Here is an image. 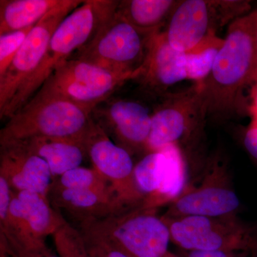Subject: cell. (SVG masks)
I'll return each mask as SVG.
<instances>
[{
  "mask_svg": "<svg viewBox=\"0 0 257 257\" xmlns=\"http://www.w3.org/2000/svg\"><path fill=\"white\" fill-rule=\"evenodd\" d=\"M256 82L257 47L248 13L230 24L211 73L197 83L207 116H232L241 106L243 90Z\"/></svg>",
  "mask_w": 257,
  "mask_h": 257,
  "instance_id": "6da1fadb",
  "label": "cell"
},
{
  "mask_svg": "<svg viewBox=\"0 0 257 257\" xmlns=\"http://www.w3.org/2000/svg\"><path fill=\"white\" fill-rule=\"evenodd\" d=\"M94 109L62 98L34 96L2 128L0 145L35 138L84 142Z\"/></svg>",
  "mask_w": 257,
  "mask_h": 257,
  "instance_id": "7a4b0ae2",
  "label": "cell"
},
{
  "mask_svg": "<svg viewBox=\"0 0 257 257\" xmlns=\"http://www.w3.org/2000/svg\"><path fill=\"white\" fill-rule=\"evenodd\" d=\"M84 0H61L35 25L4 75L0 77V119H8L21 108L22 97L41 65L59 25Z\"/></svg>",
  "mask_w": 257,
  "mask_h": 257,
  "instance_id": "3957f363",
  "label": "cell"
},
{
  "mask_svg": "<svg viewBox=\"0 0 257 257\" xmlns=\"http://www.w3.org/2000/svg\"><path fill=\"white\" fill-rule=\"evenodd\" d=\"M250 8L246 1L177 2L164 33L174 49L191 52L214 40L218 29L247 15Z\"/></svg>",
  "mask_w": 257,
  "mask_h": 257,
  "instance_id": "277c9868",
  "label": "cell"
},
{
  "mask_svg": "<svg viewBox=\"0 0 257 257\" xmlns=\"http://www.w3.org/2000/svg\"><path fill=\"white\" fill-rule=\"evenodd\" d=\"M154 35L140 31L116 11L92 40L76 52L77 57L73 59L114 73L131 74L134 79L146 57Z\"/></svg>",
  "mask_w": 257,
  "mask_h": 257,
  "instance_id": "5b68a950",
  "label": "cell"
},
{
  "mask_svg": "<svg viewBox=\"0 0 257 257\" xmlns=\"http://www.w3.org/2000/svg\"><path fill=\"white\" fill-rule=\"evenodd\" d=\"M107 17L102 2L85 0L64 19L54 32L46 55L24 92L21 108L38 92L57 66L92 40Z\"/></svg>",
  "mask_w": 257,
  "mask_h": 257,
  "instance_id": "8992f818",
  "label": "cell"
},
{
  "mask_svg": "<svg viewBox=\"0 0 257 257\" xmlns=\"http://www.w3.org/2000/svg\"><path fill=\"white\" fill-rule=\"evenodd\" d=\"M89 222L130 256L164 257L170 251V229L157 209L126 208Z\"/></svg>",
  "mask_w": 257,
  "mask_h": 257,
  "instance_id": "52a82bcc",
  "label": "cell"
},
{
  "mask_svg": "<svg viewBox=\"0 0 257 257\" xmlns=\"http://www.w3.org/2000/svg\"><path fill=\"white\" fill-rule=\"evenodd\" d=\"M168 225L171 241L183 251H248L256 236L236 216H162Z\"/></svg>",
  "mask_w": 257,
  "mask_h": 257,
  "instance_id": "ba28073f",
  "label": "cell"
},
{
  "mask_svg": "<svg viewBox=\"0 0 257 257\" xmlns=\"http://www.w3.org/2000/svg\"><path fill=\"white\" fill-rule=\"evenodd\" d=\"M131 79V74L114 73L85 61L69 59L56 67L34 96L62 98L95 109Z\"/></svg>",
  "mask_w": 257,
  "mask_h": 257,
  "instance_id": "9c48e42d",
  "label": "cell"
},
{
  "mask_svg": "<svg viewBox=\"0 0 257 257\" xmlns=\"http://www.w3.org/2000/svg\"><path fill=\"white\" fill-rule=\"evenodd\" d=\"M207 116L205 106L197 87L179 94H169L152 114L147 140L148 152L169 145L194 143L200 138Z\"/></svg>",
  "mask_w": 257,
  "mask_h": 257,
  "instance_id": "30bf717a",
  "label": "cell"
},
{
  "mask_svg": "<svg viewBox=\"0 0 257 257\" xmlns=\"http://www.w3.org/2000/svg\"><path fill=\"white\" fill-rule=\"evenodd\" d=\"M239 207L227 164L221 157L214 156L207 162L199 184L187 185L162 216H233Z\"/></svg>",
  "mask_w": 257,
  "mask_h": 257,
  "instance_id": "8fae6325",
  "label": "cell"
},
{
  "mask_svg": "<svg viewBox=\"0 0 257 257\" xmlns=\"http://www.w3.org/2000/svg\"><path fill=\"white\" fill-rule=\"evenodd\" d=\"M86 153L94 169L110 184L116 200L123 208L142 205L133 183L135 168L131 154L111 141L92 117L84 138Z\"/></svg>",
  "mask_w": 257,
  "mask_h": 257,
  "instance_id": "7c38bea8",
  "label": "cell"
},
{
  "mask_svg": "<svg viewBox=\"0 0 257 257\" xmlns=\"http://www.w3.org/2000/svg\"><path fill=\"white\" fill-rule=\"evenodd\" d=\"M110 98L96 106L92 117L130 154L146 149L152 125L150 109L140 101Z\"/></svg>",
  "mask_w": 257,
  "mask_h": 257,
  "instance_id": "4fadbf2b",
  "label": "cell"
},
{
  "mask_svg": "<svg viewBox=\"0 0 257 257\" xmlns=\"http://www.w3.org/2000/svg\"><path fill=\"white\" fill-rule=\"evenodd\" d=\"M134 79L150 92L163 94L171 86L187 79L186 52L174 49L165 33L157 32L152 37L146 57Z\"/></svg>",
  "mask_w": 257,
  "mask_h": 257,
  "instance_id": "5bb4252c",
  "label": "cell"
},
{
  "mask_svg": "<svg viewBox=\"0 0 257 257\" xmlns=\"http://www.w3.org/2000/svg\"><path fill=\"white\" fill-rule=\"evenodd\" d=\"M0 176L13 191L36 192L47 198L53 183L47 162L19 143L1 145Z\"/></svg>",
  "mask_w": 257,
  "mask_h": 257,
  "instance_id": "9a60e30c",
  "label": "cell"
},
{
  "mask_svg": "<svg viewBox=\"0 0 257 257\" xmlns=\"http://www.w3.org/2000/svg\"><path fill=\"white\" fill-rule=\"evenodd\" d=\"M53 205L81 223L99 220L122 210L114 197L90 189H66L52 183L48 197Z\"/></svg>",
  "mask_w": 257,
  "mask_h": 257,
  "instance_id": "2e32d148",
  "label": "cell"
},
{
  "mask_svg": "<svg viewBox=\"0 0 257 257\" xmlns=\"http://www.w3.org/2000/svg\"><path fill=\"white\" fill-rule=\"evenodd\" d=\"M29 152L47 162L53 177L80 167L87 155L84 142L50 138H35L20 142ZM13 144V143H11Z\"/></svg>",
  "mask_w": 257,
  "mask_h": 257,
  "instance_id": "e0dca14e",
  "label": "cell"
},
{
  "mask_svg": "<svg viewBox=\"0 0 257 257\" xmlns=\"http://www.w3.org/2000/svg\"><path fill=\"white\" fill-rule=\"evenodd\" d=\"M170 165V153L165 147L159 151L148 152L135 165L134 187L143 207H147L165 185Z\"/></svg>",
  "mask_w": 257,
  "mask_h": 257,
  "instance_id": "ac0fdd59",
  "label": "cell"
},
{
  "mask_svg": "<svg viewBox=\"0 0 257 257\" xmlns=\"http://www.w3.org/2000/svg\"><path fill=\"white\" fill-rule=\"evenodd\" d=\"M177 3L173 0L119 1L116 12L140 31L153 35L169 20Z\"/></svg>",
  "mask_w": 257,
  "mask_h": 257,
  "instance_id": "d6986e66",
  "label": "cell"
},
{
  "mask_svg": "<svg viewBox=\"0 0 257 257\" xmlns=\"http://www.w3.org/2000/svg\"><path fill=\"white\" fill-rule=\"evenodd\" d=\"M61 0H1L0 35L23 30L39 21Z\"/></svg>",
  "mask_w": 257,
  "mask_h": 257,
  "instance_id": "ffe728a7",
  "label": "cell"
},
{
  "mask_svg": "<svg viewBox=\"0 0 257 257\" xmlns=\"http://www.w3.org/2000/svg\"><path fill=\"white\" fill-rule=\"evenodd\" d=\"M16 194L23 204L32 233L37 239L45 240L47 236H53L67 222L54 210L48 198L29 191L17 192Z\"/></svg>",
  "mask_w": 257,
  "mask_h": 257,
  "instance_id": "44dd1931",
  "label": "cell"
},
{
  "mask_svg": "<svg viewBox=\"0 0 257 257\" xmlns=\"http://www.w3.org/2000/svg\"><path fill=\"white\" fill-rule=\"evenodd\" d=\"M223 40L216 38L191 52H186L187 79L199 83L211 73Z\"/></svg>",
  "mask_w": 257,
  "mask_h": 257,
  "instance_id": "7402d4cb",
  "label": "cell"
},
{
  "mask_svg": "<svg viewBox=\"0 0 257 257\" xmlns=\"http://www.w3.org/2000/svg\"><path fill=\"white\" fill-rule=\"evenodd\" d=\"M55 184L62 188L90 189L109 194L116 199L110 184L95 169L91 170L85 167H77L60 176Z\"/></svg>",
  "mask_w": 257,
  "mask_h": 257,
  "instance_id": "603a6c76",
  "label": "cell"
},
{
  "mask_svg": "<svg viewBox=\"0 0 257 257\" xmlns=\"http://www.w3.org/2000/svg\"><path fill=\"white\" fill-rule=\"evenodd\" d=\"M90 257H131L114 244L89 221L81 223L79 229Z\"/></svg>",
  "mask_w": 257,
  "mask_h": 257,
  "instance_id": "cb8c5ba5",
  "label": "cell"
},
{
  "mask_svg": "<svg viewBox=\"0 0 257 257\" xmlns=\"http://www.w3.org/2000/svg\"><path fill=\"white\" fill-rule=\"evenodd\" d=\"M52 236L56 251L60 257H90L80 231L69 223L61 226Z\"/></svg>",
  "mask_w": 257,
  "mask_h": 257,
  "instance_id": "d4e9b609",
  "label": "cell"
},
{
  "mask_svg": "<svg viewBox=\"0 0 257 257\" xmlns=\"http://www.w3.org/2000/svg\"><path fill=\"white\" fill-rule=\"evenodd\" d=\"M35 25L0 35V77L9 68Z\"/></svg>",
  "mask_w": 257,
  "mask_h": 257,
  "instance_id": "484cf974",
  "label": "cell"
},
{
  "mask_svg": "<svg viewBox=\"0 0 257 257\" xmlns=\"http://www.w3.org/2000/svg\"><path fill=\"white\" fill-rule=\"evenodd\" d=\"M0 247L4 248L9 257H60L47 247L45 241L34 244H23L1 235Z\"/></svg>",
  "mask_w": 257,
  "mask_h": 257,
  "instance_id": "4316f807",
  "label": "cell"
},
{
  "mask_svg": "<svg viewBox=\"0 0 257 257\" xmlns=\"http://www.w3.org/2000/svg\"><path fill=\"white\" fill-rule=\"evenodd\" d=\"M13 197V189L7 179L0 176V223L8 216L10 202Z\"/></svg>",
  "mask_w": 257,
  "mask_h": 257,
  "instance_id": "83f0119b",
  "label": "cell"
},
{
  "mask_svg": "<svg viewBox=\"0 0 257 257\" xmlns=\"http://www.w3.org/2000/svg\"><path fill=\"white\" fill-rule=\"evenodd\" d=\"M243 144L250 156L257 162V124L253 123L245 131Z\"/></svg>",
  "mask_w": 257,
  "mask_h": 257,
  "instance_id": "f1b7e54d",
  "label": "cell"
},
{
  "mask_svg": "<svg viewBox=\"0 0 257 257\" xmlns=\"http://www.w3.org/2000/svg\"><path fill=\"white\" fill-rule=\"evenodd\" d=\"M248 251H183V257H247Z\"/></svg>",
  "mask_w": 257,
  "mask_h": 257,
  "instance_id": "f546056e",
  "label": "cell"
},
{
  "mask_svg": "<svg viewBox=\"0 0 257 257\" xmlns=\"http://www.w3.org/2000/svg\"><path fill=\"white\" fill-rule=\"evenodd\" d=\"M249 15L250 18H251V24H252L253 37H254L257 47V8L249 13Z\"/></svg>",
  "mask_w": 257,
  "mask_h": 257,
  "instance_id": "4dcf8cb0",
  "label": "cell"
},
{
  "mask_svg": "<svg viewBox=\"0 0 257 257\" xmlns=\"http://www.w3.org/2000/svg\"><path fill=\"white\" fill-rule=\"evenodd\" d=\"M253 109H254L255 113L256 115V119L255 122H257V82L254 84L253 91Z\"/></svg>",
  "mask_w": 257,
  "mask_h": 257,
  "instance_id": "1f68e13d",
  "label": "cell"
},
{
  "mask_svg": "<svg viewBox=\"0 0 257 257\" xmlns=\"http://www.w3.org/2000/svg\"><path fill=\"white\" fill-rule=\"evenodd\" d=\"M248 255H249L248 257H257V237L253 247L251 248V249L248 252Z\"/></svg>",
  "mask_w": 257,
  "mask_h": 257,
  "instance_id": "d6a6232c",
  "label": "cell"
},
{
  "mask_svg": "<svg viewBox=\"0 0 257 257\" xmlns=\"http://www.w3.org/2000/svg\"><path fill=\"white\" fill-rule=\"evenodd\" d=\"M0 257H9L7 253L5 252L4 248L0 247Z\"/></svg>",
  "mask_w": 257,
  "mask_h": 257,
  "instance_id": "836d02e7",
  "label": "cell"
},
{
  "mask_svg": "<svg viewBox=\"0 0 257 257\" xmlns=\"http://www.w3.org/2000/svg\"><path fill=\"white\" fill-rule=\"evenodd\" d=\"M164 257H179L178 256H177V255H175V253L170 252V251H169L168 253H167V254L165 255Z\"/></svg>",
  "mask_w": 257,
  "mask_h": 257,
  "instance_id": "e575fe53",
  "label": "cell"
},
{
  "mask_svg": "<svg viewBox=\"0 0 257 257\" xmlns=\"http://www.w3.org/2000/svg\"><path fill=\"white\" fill-rule=\"evenodd\" d=\"M254 123H255V124H257V122H254Z\"/></svg>",
  "mask_w": 257,
  "mask_h": 257,
  "instance_id": "d590c367",
  "label": "cell"
}]
</instances>
